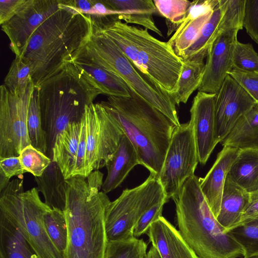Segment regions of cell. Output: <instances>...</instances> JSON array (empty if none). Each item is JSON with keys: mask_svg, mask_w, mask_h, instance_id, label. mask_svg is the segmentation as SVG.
<instances>
[{"mask_svg": "<svg viewBox=\"0 0 258 258\" xmlns=\"http://www.w3.org/2000/svg\"><path fill=\"white\" fill-rule=\"evenodd\" d=\"M103 174L99 170L87 177L66 179L68 244L64 258H104L107 244L105 214L111 202L100 191Z\"/></svg>", "mask_w": 258, "mask_h": 258, "instance_id": "obj_1", "label": "cell"}, {"mask_svg": "<svg viewBox=\"0 0 258 258\" xmlns=\"http://www.w3.org/2000/svg\"><path fill=\"white\" fill-rule=\"evenodd\" d=\"M59 9L34 31L21 56L35 88L72 62L93 32L91 19L59 2Z\"/></svg>", "mask_w": 258, "mask_h": 258, "instance_id": "obj_2", "label": "cell"}, {"mask_svg": "<svg viewBox=\"0 0 258 258\" xmlns=\"http://www.w3.org/2000/svg\"><path fill=\"white\" fill-rule=\"evenodd\" d=\"M128 97L108 96L100 103L134 146L141 165L160 173L176 126L159 110L131 90Z\"/></svg>", "mask_w": 258, "mask_h": 258, "instance_id": "obj_3", "label": "cell"}, {"mask_svg": "<svg viewBox=\"0 0 258 258\" xmlns=\"http://www.w3.org/2000/svg\"><path fill=\"white\" fill-rule=\"evenodd\" d=\"M194 175L172 197L180 234L200 258H238L244 251L218 222Z\"/></svg>", "mask_w": 258, "mask_h": 258, "instance_id": "obj_4", "label": "cell"}, {"mask_svg": "<svg viewBox=\"0 0 258 258\" xmlns=\"http://www.w3.org/2000/svg\"><path fill=\"white\" fill-rule=\"evenodd\" d=\"M93 26L108 36L144 75L170 95L180 74L182 59L167 42L119 19L117 15L92 17Z\"/></svg>", "mask_w": 258, "mask_h": 258, "instance_id": "obj_5", "label": "cell"}, {"mask_svg": "<svg viewBox=\"0 0 258 258\" xmlns=\"http://www.w3.org/2000/svg\"><path fill=\"white\" fill-rule=\"evenodd\" d=\"M35 88L47 135L46 155L52 160L57 136L69 123L80 122L86 106L93 103L102 92L73 62Z\"/></svg>", "mask_w": 258, "mask_h": 258, "instance_id": "obj_6", "label": "cell"}, {"mask_svg": "<svg viewBox=\"0 0 258 258\" xmlns=\"http://www.w3.org/2000/svg\"><path fill=\"white\" fill-rule=\"evenodd\" d=\"M92 27V34L77 54L117 75L131 91L159 110L176 126H179L176 103L171 96L143 74L108 36Z\"/></svg>", "mask_w": 258, "mask_h": 258, "instance_id": "obj_7", "label": "cell"}, {"mask_svg": "<svg viewBox=\"0 0 258 258\" xmlns=\"http://www.w3.org/2000/svg\"><path fill=\"white\" fill-rule=\"evenodd\" d=\"M51 208L43 202L37 188L24 191L23 176L10 181L0 191V212L15 222L39 258H64L46 232L44 216Z\"/></svg>", "mask_w": 258, "mask_h": 258, "instance_id": "obj_8", "label": "cell"}, {"mask_svg": "<svg viewBox=\"0 0 258 258\" xmlns=\"http://www.w3.org/2000/svg\"><path fill=\"white\" fill-rule=\"evenodd\" d=\"M165 198L158 176L152 173L140 185L123 190L106 209L107 241L134 236V227L142 215Z\"/></svg>", "mask_w": 258, "mask_h": 258, "instance_id": "obj_9", "label": "cell"}, {"mask_svg": "<svg viewBox=\"0 0 258 258\" xmlns=\"http://www.w3.org/2000/svg\"><path fill=\"white\" fill-rule=\"evenodd\" d=\"M199 162L194 125L190 119L175 127L158 175L168 200L178 191L188 178L195 175Z\"/></svg>", "mask_w": 258, "mask_h": 258, "instance_id": "obj_10", "label": "cell"}, {"mask_svg": "<svg viewBox=\"0 0 258 258\" xmlns=\"http://www.w3.org/2000/svg\"><path fill=\"white\" fill-rule=\"evenodd\" d=\"M86 126L85 176L105 166L116 150L123 131L115 119L101 103L86 106L84 113Z\"/></svg>", "mask_w": 258, "mask_h": 258, "instance_id": "obj_11", "label": "cell"}, {"mask_svg": "<svg viewBox=\"0 0 258 258\" xmlns=\"http://www.w3.org/2000/svg\"><path fill=\"white\" fill-rule=\"evenodd\" d=\"M35 90L31 82L25 91L18 94L4 85L0 87V158L19 156L31 145L27 121L29 104Z\"/></svg>", "mask_w": 258, "mask_h": 258, "instance_id": "obj_12", "label": "cell"}, {"mask_svg": "<svg viewBox=\"0 0 258 258\" xmlns=\"http://www.w3.org/2000/svg\"><path fill=\"white\" fill-rule=\"evenodd\" d=\"M59 9L58 0H26L16 14L1 25L16 56L21 55L34 31Z\"/></svg>", "mask_w": 258, "mask_h": 258, "instance_id": "obj_13", "label": "cell"}, {"mask_svg": "<svg viewBox=\"0 0 258 258\" xmlns=\"http://www.w3.org/2000/svg\"><path fill=\"white\" fill-rule=\"evenodd\" d=\"M231 76L228 75L216 94L215 125L217 139L221 143L238 119L256 103Z\"/></svg>", "mask_w": 258, "mask_h": 258, "instance_id": "obj_14", "label": "cell"}, {"mask_svg": "<svg viewBox=\"0 0 258 258\" xmlns=\"http://www.w3.org/2000/svg\"><path fill=\"white\" fill-rule=\"evenodd\" d=\"M239 30L224 32L216 38L208 51L203 80L198 91L217 94L233 69L232 56Z\"/></svg>", "mask_w": 258, "mask_h": 258, "instance_id": "obj_15", "label": "cell"}, {"mask_svg": "<svg viewBox=\"0 0 258 258\" xmlns=\"http://www.w3.org/2000/svg\"><path fill=\"white\" fill-rule=\"evenodd\" d=\"M216 94L198 91L190 109L199 162L205 164L219 143L216 133Z\"/></svg>", "mask_w": 258, "mask_h": 258, "instance_id": "obj_16", "label": "cell"}, {"mask_svg": "<svg viewBox=\"0 0 258 258\" xmlns=\"http://www.w3.org/2000/svg\"><path fill=\"white\" fill-rule=\"evenodd\" d=\"M240 149L223 146L216 161L203 178H200V188L212 213L219 214L226 178Z\"/></svg>", "mask_w": 258, "mask_h": 258, "instance_id": "obj_17", "label": "cell"}, {"mask_svg": "<svg viewBox=\"0 0 258 258\" xmlns=\"http://www.w3.org/2000/svg\"><path fill=\"white\" fill-rule=\"evenodd\" d=\"M147 233L161 258H200L178 230L162 216L151 224Z\"/></svg>", "mask_w": 258, "mask_h": 258, "instance_id": "obj_18", "label": "cell"}, {"mask_svg": "<svg viewBox=\"0 0 258 258\" xmlns=\"http://www.w3.org/2000/svg\"><path fill=\"white\" fill-rule=\"evenodd\" d=\"M138 164H141L138 154L123 134L116 150L106 164L107 174L102 186V191L107 194L116 188Z\"/></svg>", "mask_w": 258, "mask_h": 258, "instance_id": "obj_19", "label": "cell"}, {"mask_svg": "<svg viewBox=\"0 0 258 258\" xmlns=\"http://www.w3.org/2000/svg\"><path fill=\"white\" fill-rule=\"evenodd\" d=\"M103 2L110 9L117 12V18L125 23L141 25L162 36L153 18V15L158 12L153 1L103 0Z\"/></svg>", "mask_w": 258, "mask_h": 258, "instance_id": "obj_20", "label": "cell"}, {"mask_svg": "<svg viewBox=\"0 0 258 258\" xmlns=\"http://www.w3.org/2000/svg\"><path fill=\"white\" fill-rule=\"evenodd\" d=\"M249 193L227 175L222 194L220 209L216 219L227 233L238 227L248 202Z\"/></svg>", "mask_w": 258, "mask_h": 258, "instance_id": "obj_21", "label": "cell"}, {"mask_svg": "<svg viewBox=\"0 0 258 258\" xmlns=\"http://www.w3.org/2000/svg\"><path fill=\"white\" fill-rule=\"evenodd\" d=\"M81 130V121L69 123L56 137L52 160L60 168L66 179L73 176Z\"/></svg>", "mask_w": 258, "mask_h": 258, "instance_id": "obj_22", "label": "cell"}, {"mask_svg": "<svg viewBox=\"0 0 258 258\" xmlns=\"http://www.w3.org/2000/svg\"><path fill=\"white\" fill-rule=\"evenodd\" d=\"M72 62L84 72L102 94L108 96L130 97L131 90L123 80L97 62L79 54Z\"/></svg>", "mask_w": 258, "mask_h": 258, "instance_id": "obj_23", "label": "cell"}, {"mask_svg": "<svg viewBox=\"0 0 258 258\" xmlns=\"http://www.w3.org/2000/svg\"><path fill=\"white\" fill-rule=\"evenodd\" d=\"M0 258H39L18 226L1 212Z\"/></svg>", "mask_w": 258, "mask_h": 258, "instance_id": "obj_24", "label": "cell"}, {"mask_svg": "<svg viewBox=\"0 0 258 258\" xmlns=\"http://www.w3.org/2000/svg\"><path fill=\"white\" fill-rule=\"evenodd\" d=\"M34 178L44 203L51 209L64 211L67 183L58 165L52 160L42 175Z\"/></svg>", "mask_w": 258, "mask_h": 258, "instance_id": "obj_25", "label": "cell"}, {"mask_svg": "<svg viewBox=\"0 0 258 258\" xmlns=\"http://www.w3.org/2000/svg\"><path fill=\"white\" fill-rule=\"evenodd\" d=\"M221 143L240 150L258 149V103L238 119Z\"/></svg>", "mask_w": 258, "mask_h": 258, "instance_id": "obj_26", "label": "cell"}, {"mask_svg": "<svg viewBox=\"0 0 258 258\" xmlns=\"http://www.w3.org/2000/svg\"><path fill=\"white\" fill-rule=\"evenodd\" d=\"M228 176L248 193L258 190V149L240 150Z\"/></svg>", "mask_w": 258, "mask_h": 258, "instance_id": "obj_27", "label": "cell"}, {"mask_svg": "<svg viewBox=\"0 0 258 258\" xmlns=\"http://www.w3.org/2000/svg\"><path fill=\"white\" fill-rule=\"evenodd\" d=\"M224 12V0H219L218 5L203 26L195 41L180 56L182 60L204 61L206 59L209 49L215 40V33Z\"/></svg>", "mask_w": 258, "mask_h": 258, "instance_id": "obj_28", "label": "cell"}, {"mask_svg": "<svg viewBox=\"0 0 258 258\" xmlns=\"http://www.w3.org/2000/svg\"><path fill=\"white\" fill-rule=\"evenodd\" d=\"M175 92L171 96L176 105L186 103L192 93L198 89L203 80L205 62L203 60L183 59Z\"/></svg>", "mask_w": 258, "mask_h": 258, "instance_id": "obj_29", "label": "cell"}, {"mask_svg": "<svg viewBox=\"0 0 258 258\" xmlns=\"http://www.w3.org/2000/svg\"><path fill=\"white\" fill-rule=\"evenodd\" d=\"M213 11L186 23L181 24L167 41L179 57L195 41L203 26L210 18Z\"/></svg>", "mask_w": 258, "mask_h": 258, "instance_id": "obj_30", "label": "cell"}, {"mask_svg": "<svg viewBox=\"0 0 258 258\" xmlns=\"http://www.w3.org/2000/svg\"><path fill=\"white\" fill-rule=\"evenodd\" d=\"M27 127L31 145L46 155L48 150L47 135L42 127L37 93L35 88L29 104Z\"/></svg>", "mask_w": 258, "mask_h": 258, "instance_id": "obj_31", "label": "cell"}, {"mask_svg": "<svg viewBox=\"0 0 258 258\" xmlns=\"http://www.w3.org/2000/svg\"><path fill=\"white\" fill-rule=\"evenodd\" d=\"M44 223L51 241L64 255L68 244V227L64 212L51 209L44 216Z\"/></svg>", "mask_w": 258, "mask_h": 258, "instance_id": "obj_32", "label": "cell"}, {"mask_svg": "<svg viewBox=\"0 0 258 258\" xmlns=\"http://www.w3.org/2000/svg\"><path fill=\"white\" fill-rule=\"evenodd\" d=\"M153 2L158 12L166 18L168 36L183 22L191 4L188 0H153Z\"/></svg>", "mask_w": 258, "mask_h": 258, "instance_id": "obj_33", "label": "cell"}, {"mask_svg": "<svg viewBox=\"0 0 258 258\" xmlns=\"http://www.w3.org/2000/svg\"><path fill=\"white\" fill-rule=\"evenodd\" d=\"M147 244L143 239L134 236L108 241L104 258H144Z\"/></svg>", "mask_w": 258, "mask_h": 258, "instance_id": "obj_34", "label": "cell"}, {"mask_svg": "<svg viewBox=\"0 0 258 258\" xmlns=\"http://www.w3.org/2000/svg\"><path fill=\"white\" fill-rule=\"evenodd\" d=\"M29 64L20 56H16L4 80V85L11 92L23 94L32 82Z\"/></svg>", "mask_w": 258, "mask_h": 258, "instance_id": "obj_35", "label": "cell"}, {"mask_svg": "<svg viewBox=\"0 0 258 258\" xmlns=\"http://www.w3.org/2000/svg\"><path fill=\"white\" fill-rule=\"evenodd\" d=\"M245 3V0H224V12L215 33V39L224 32L243 29Z\"/></svg>", "mask_w": 258, "mask_h": 258, "instance_id": "obj_36", "label": "cell"}, {"mask_svg": "<svg viewBox=\"0 0 258 258\" xmlns=\"http://www.w3.org/2000/svg\"><path fill=\"white\" fill-rule=\"evenodd\" d=\"M244 251L243 257L258 255V219L228 232Z\"/></svg>", "mask_w": 258, "mask_h": 258, "instance_id": "obj_37", "label": "cell"}, {"mask_svg": "<svg viewBox=\"0 0 258 258\" xmlns=\"http://www.w3.org/2000/svg\"><path fill=\"white\" fill-rule=\"evenodd\" d=\"M233 69L244 72L258 73V54L251 43H235L232 56Z\"/></svg>", "mask_w": 258, "mask_h": 258, "instance_id": "obj_38", "label": "cell"}, {"mask_svg": "<svg viewBox=\"0 0 258 258\" xmlns=\"http://www.w3.org/2000/svg\"><path fill=\"white\" fill-rule=\"evenodd\" d=\"M19 157L24 169L34 177L41 176L52 161L46 154L31 145L24 148Z\"/></svg>", "mask_w": 258, "mask_h": 258, "instance_id": "obj_39", "label": "cell"}, {"mask_svg": "<svg viewBox=\"0 0 258 258\" xmlns=\"http://www.w3.org/2000/svg\"><path fill=\"white\" fill-rule=\"evenodd\" d=\"M168 201L166 198H164L142 215L134 227V237H138L148 232L151 224L162 216L164 205Z\"/></svg>", "mask_w": 258, "mask_h": 258, "instance_id": "obj_40", "label": "cell"}, {"mask_svg": "<svg viewBox=\"0 0 258 258\" xmlns=\"http://www.w3.org/2000/svg\"><path fill=\"white\" fill-rule=\"evenodd\" d=\"M243 26L258 44V0H245Z\"/></svg>", "mask_w": 258, "mask_h": 258, "instance_id": "obj_41", "label": "cell"}, {"mask_svg": "<svg viewBox=\"0 0 258 258\" xmlns=\"http://www.w3.org/2000/svg\"><path fill=\"white\" fill-rule=\"evenodd\" d=\"M228 75L258 103V73L244 72L232 69Z\"/></svg>", "mask_w": 258, "mask_h": 258, "instance_id": "obj_42", "label": "cell"}, {"mask_svg": "<svg viewBox=\"0 0 258 258\" xmlns=\"http://www.w3.org/2000/svg\"><path fill=\"white\" fill-rule=\"evenodd\" d=\"M27 172L23 167L19 156L0 158V175L10 179Z\"/></svg>", "mask_w": 258, "mask_h": 258, "instance_id": "obj_43", "label": "cell"}, {"mask_svg": "<svg viewBox=\"0 0 258 258\" xmlns=\"http://www.w3.org/2000/svg\"><path fill=\"white\" fill-rule=\"evenodd\" d=\"M86 152V126L84 116L81 120V135L73 176H85V160Z\"/></svg>", "mask_w": 258, "mask_h": 258, "instance_id": "obj_44", "label": "cell"}, {"mask_svg": "<svg viewBox=\"0 0 258 258\" xmlns=\"http://www.w3.org/2000/svg\"><path fill=\"white\" fill-rule=\"evenodd\" d=\"M256 219H258V190L249 193L248 201L238 226Z\"/></svg>", "mask_w": 258, "mask_h": 258, "instance_id": "obj_45", "label": "cell"}, {"mask_svg": "<svg viewBox=\"0 0 258 258\" xmlns=\"http://www.w3.org/2000/svg\"><path fill=\"white\" fill-rule=\"evenodd\" d=\"M26 0L0 1V24L10 20L25 2Z\"/></svg>", "mask_w": 258, "mask_h": 258, "instance_id": "obj_46", "label": "cell"}, {"mask_svg": "<svg viewBox=\"0 0 258 258\" xmlns=\"http://www.w3.org/2000/svg\"><path fill=\"white\" fill-rule=\"evenodd\" d=\"M96 0H59V2L66 7L86 15L88 13Z\"/></svg>", "mask_w": 258, "mask_h": 258, "instance_id": "obj_47", "label": "cell"}, {"mask_svg": "<svg viewBox=\"0 0 258 258\" xmlns=\"http://www.w3.org/2000/svg\"><path fill=\"white\" fill-rule=\"evenodd\" d=\"M144 258H161V257L157 249L152 246L147 252Z\"/></svg>", "mask_w": 258, "mask_h": 258, "instance_id": "obj_48", "label": "cell"}, {"mask_svg": "<svg viewBox=\"0 0 258 258\" xmlns=\"http://www.w3.org/2000/svg\"><path fill=\"white\" fill-rule=\"evenodd\" d=\"M243 258H258V255H254L248 257H243Z\"/></svg>", "mask_w": 258, "mask_h": 258, "instance_id": "obj_49", "label": "cell"}]
</instances>
